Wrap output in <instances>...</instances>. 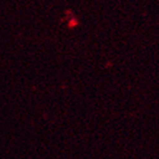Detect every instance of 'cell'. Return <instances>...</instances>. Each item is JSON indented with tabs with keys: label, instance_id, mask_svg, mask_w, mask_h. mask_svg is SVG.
<instances>
[]
</instances>
